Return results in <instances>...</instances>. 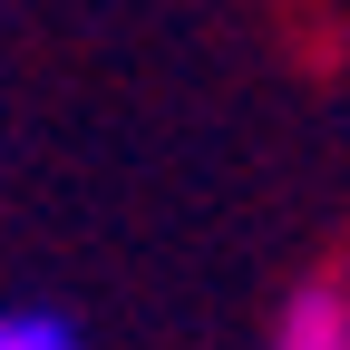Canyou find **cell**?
<instances>
[{"mask_svg":"<svg viewBox=\"0 0 350 350\" xmlns=\"http://www.w3.org/2000/svg\"><path fill=\"white\" fill-rule=\"evenodd\" d=\"M273 350H350V292L340 282H301Z\"/></svg>","mask_w":350,"mask_h":350,"instance_id":"obj_1","label":"cell"},{"mask_svg":"<svg viewBox=\"0 0 350 350\" xmlns=\"http://www.w3.org/2000/svg\"><path fill=\"white\" fill-rule=\"evenodd\" d=\"M0 350H78V331L59 312H0Z\"/></svg>","mask_w":350,"mask_h":350,"instance_id":"obj_2","label":"cell"}]
</instances>
